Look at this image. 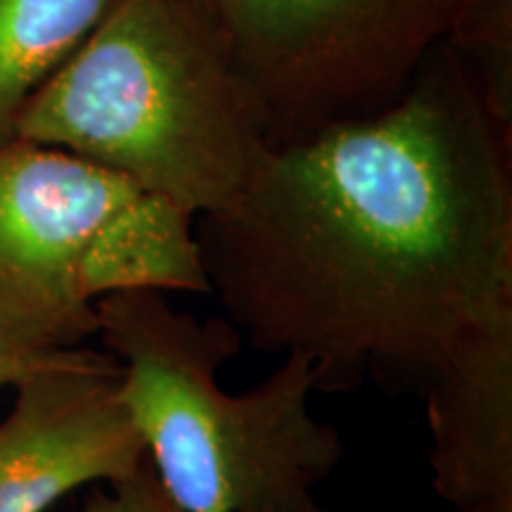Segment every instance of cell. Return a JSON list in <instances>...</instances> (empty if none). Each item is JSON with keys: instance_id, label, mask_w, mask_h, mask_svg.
<instances>
[{"instance_id": "cell-3", "label": "cell", "mask_w": 512, "mask_h": 512, "mask_svg": "<svg viewBox=\"0 0 512 512\" xmlns=\"http://www.w3.org/2000/svg\"><path fill=\"white\" fill-rule=\"evenodd\" d=\"M15 138L110 169L192 219L228 207L271 145L192 0H121L29 102Z\"/></svg>"}, {"instance_id": "cell-10", "label": "cell", "mask_w": 512, "mask_h": 512, "mask_svg": "<svg viewBox=\"0 0 512 512\" xmlns=\"http://www.w3.org/2000/svg\"><path fill=\"white\" fill-rule=\"evenodd\" d=\"M81 512H185L171 501L155 475L150 458L143 460L136 475L110 484V491H95Z\"/></svg>"}, {"instance_id": "cell-9", "label": "cell", "mask_w": 512, "mask_h": 512, "mask_svg": "<svg viewBox=\"0 0 512 512\" xmlns=\"http://www.w3.org/2000/svg\"><path fill=\"white\" fill-rule=\"evenodd\" d=\"M444 43L470 69L486 110L512 138V0H458Z\"/></svg>"}, {"instance_id": "cell-11", "label": "cell", "mask_w": 512, "mask_h": 512, "mask_svg": "<svg viewBox=\"0 0 512 512\" xmlns=\"http://www.w3.org/2000/svg\"><path fill=\"white\" fill-rule=\"evenodd\" d=\"M72 351L74 349L36 354V351H22V349H12V347H5V344H0V387H8V384L17 387L19 382L27 380L29 375L38 373V370L62 363L64 358H69Z\"/></svg>"}, {"instance_id": "cell-7", "label": "cell", "mask_w": 512, "mask_h": 512, "mask_svg": "<svg viewBox=\"0 0 512 512\" xmlns=\"http://www.w3.org/2000/svg\"><path fill=\"white\" fill-rule=\"evenodd\" d=\"M422 401L441 501L456 512H512V335L453 358Z\"/></svg>"}, {"instance_id": "cell-4", "label": "cell", "mask_w": 512, "mask_h": 512, "mask_svg": "<svg viewBox=\"0 0 512 512\" xmlns=\"http://www.w3.org/2000/svg\"><path fill=\"white\" fill-rule=\"evenodd\" d=\"M211 294L195 219L55 147L0 145V344L76 349L121 290Z\"/></svg>"}, {"instance_id": "cell-6", "label": "cell", "mask_w": 512, "mask_h": 512, "mask_svg": "<svg viewBox=\"0 0 512 512\" xmlns=\"http://www.w3.org/2000/svg\"><path fill=\"white\" fill-rule=\"evenodd\" d=\"M0 420V512H46L93 482H121L147 458L119 399V363L79 347L17 384Z\"/></svg>"}, {"instance_id": "cell-1", "label": "cell", "mask_w": 512, "mask_h": 512, "mask_svg": "<svg viewBox=\"0 0 512 512\" xmlns=\"http://www.w3.org/2000/svg\"><path fill=\"white\" fill-rule=\"evenodd\" d=\"M195 240L252 347L311 358L318 392L425 399L512 335V138L441 43L384 110L268 145Z\"/></svg>"}, {"instance_id": "cell-8", "label": "cell", "mask_w": 512, "mask_h": 512, "mask_svg": "<svg viewBox=\"0 0 512 512\" xmlns=\"http://www.w3.org/2000/svg\"><path fill=\"white\" fill-rule=\"evenodd\" d=\"M121 0H0V145Z\"/></svg>"}, {"instance_id": "cell-2", "label": "cell", "mask_w": 512, "mask_h": 512, "mask_svg": "<svg viewBox=\"0 0 512 512\" xmlns=\"http://www.w3.org/2000/svg\"><path fill=\"white\" fill-rule=\"evenodd\" d=\"M166 294L121 290L95 309L119 399L171 501L185 512H325L313 489L344 448L309 411L311 358L287 354L264 382L228 394L219 370L240 354V330L178 311Z\"/></svg>"}, {"instance_id": "cell-5", "label": "cell", "mask_w": 512, "mask_h": 512, "mask_svg": "<svg viewBox=\"0 0 512 512\" xmlns=\"http://www.w3.org/2000/svg\"><path fill=\"white\" fill-rule=\"evenodd\" d=\"M268 143L384 110L446 41L458 0H192Z\"/></svg>"}]
</instances>
